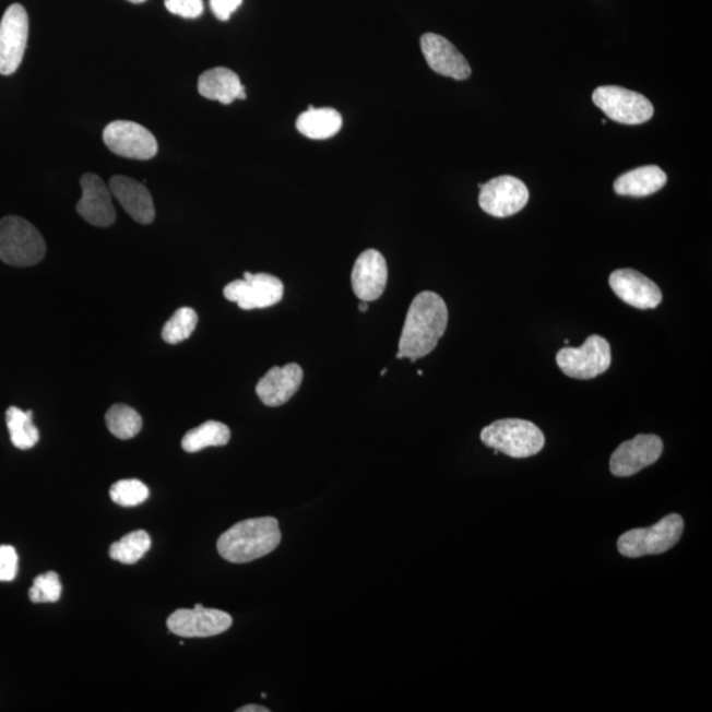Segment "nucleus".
I'll return each mask as SVG.
<instances>
[{
  "instance_id": "obj_1",
  "label": "nucleus",
  "mask_w": 712,
  "mask_h": 712,
  "mask_svg": "<svg viewBox=\"0 0 712 712\" xmlns=\"http://www.w3.org/2000/svg\"><path fill=\"white\" fill-rule=\"evenodd\" d=\"M448 321V307L441 296L429 290L418 294L406 315L396 358L415 364L429 355L447 332Z\"/></svg>"
},
{
  "instance_id": "obj_2",
  "label": "nucleus",
  "mask_w": 712,
  "mask_h": 712,
  "mask_svg": "<svg viewBox=\"0 0 712 712\" xmlns=\"http://www.w3.org/2000/svg\"><path fill=\"white\" fill-rule=\"evenodd\" d=\"M282 542L275 518H257L240 521L218 538L222 558L233 563H247L269 556Z\"/></svg>"
},
{
  "instance_id": "obj_3",
  "label": "nucleus",
  "mask_w": 712,
  "mask_h": 712,
  "mask_svg": "<svg viewBox=\"0 0 712 712\" xmlns=\"http://www.w3.org/2000/svg\"><path fill=\"white\" fill-rule=\"evenodd\" d=\"M480 440L495 454L512 458H527L539 453L545 447V436L538 426L526 419L506 418L486 426Z\"/></svg>"
},
{
  "instance_id": "obj_4",
  "label": "nucleus",
  "mask_w": 712,
  "mask_h": 712,
  "mask_svg": "<svg viewBox=\"0 0 712 712\" xmlns=\"http://www.w3.org/2000/svg\"><path fill=\"white\" fill-rule=\"evenodd\" d=\"M47 253L43 235L27 219L9 215L0 219V260L14 266L40 263Z\"/></svg>"
},
{
  "instance_id": "obj_5",
  "label": "nucleus",
  "mask_w": 712,
  "mask_h": 712,
  "mask_svg": "<svg viewBox=\"0 0 712 712\" xmlns=\"http://www.w3.org/2000/svg\"><path fill=\"white\" fill-rule=\"evenodd\" d=\"M684 527V519L679 514H667L656 525L621 534L618 539L619 553L628 558L663 555L679 542Z\"/></svg>"
},
{
  "instance_id": "obj_6",
  "label": "nucleus",
  "mask_w": 712,
  "mask_h": 712,
  "mask_svg": "<svg viewBox=\"0 0 712 712\" xmlns=\"http://www.w3.org/2000/svg\"><path fill=\"white\" fill-rule=\"evenodd\" d=\"M609 343L600 335H590L581 347H563L557 354V365L569 378L590 380L612 366Z\"/></svg>"
},
{
  "instance_id": "obj_7",
  "label": "nucleus",
  "mask_w": 712,
  "mask_h": 712,
  "mask_svg": "<svg viewBox=\"0 0 712 712\" xmlns=\"http://www.w3.org/2000/svg\"><path fill=\"white\" fill-rule=\"evenodd\" d=\"M596 107L609 119L621 124H643L653 117L651 100L644 95L619 86L597 87L593 94Z\"/></svg>"
},
{
  "instance_id": "obj_8",
  "label": "nucleus",
  "mask_w": 712,
  "mask_h": 712,
  "mask_svg": "<svg viewBox=\"0 0 712 712\" xmlns=\"http://www.w3.org/2000/svg\"><path fill=\"white\" fill-rule=\"evenodd\" d=\"M224 295L228 301L237 302L240 309H265L283 300L284 284L269 273L252 275L246 272L244 278L226 285Z\"/></svg>"
},
{
  "instance_id": "obj_9",
  "label": "nucleus",
  "mask_w": 712,
  "mask_h": 712,
  "mask_svg": "<svg viewBox=\"0 0 712 712\" xmlns=\"http://www.w3.org/2000/svg\"><path fill=\"white\" fill-rule=\"evenodd\" d=\"M479 205L496 218H507L518 214L530 201V190L517 177L500 176L486 183H479Z\"/></svg>"
},
{
  "instance_id": "obj_10",
  "label": "nucleus",
  "mask_w": 712,
  "mask_h": 712,
  "mask_svg": "<svg viewBox=\"0 0 712 712\" xmlns=\"http://www.w3.org/2000/svg\"><path fill=\"white\" fill-rule=\"evenodd\" d=\"M29 22L22 4H11L0 22V74L11 75L23 61L28 41Z\"/></svg>"
},
{
  "instance_id": "obj_11",
  "label": "nucleus",
  "mask_w": 712,
  "mask_h": 712,
  "mask_svg": "<svg viewBox=\"0 0 712 712\" xmlns=\"http://www.w3.org/2000/svg\"><path fill=\"white\" fill-rule=\"evenodd\" d=\"M104 142L112 154L133 161H150L158 151L154 133L130 120H116L107 124Z\"/></svg>"
},
{
  "instance_id": "obj_12",
  "label": "nucleus",
  "mask_w": 712,
  "mask_h": 712,
  "mask_svg": "<svg viewBox=\"0 0 712 712\" xmlns=\"http://www.w3.org/2000/svg\"><path fill=\"white\" fill-rule=\"evenodd\" d=\"M167 626L171 633L181 638H212L230 629L233 618L221 609L195 604L193 609H177L169 616Z\"/></svg>"
},
{
  "instance_id": "obj_13",
  "label": "nucleus",
  "mask_w": 712,
  "mask_h": 712,
  "mask_svg": "<svg viewBox=\"0 0 712 712\" xmlns=\"http://www.w3.org/2000/svg\"><path fill=\"white\" fill-rule=\"evenodd\" d=\"M663 451L664 443L658 436H636L614 451L609 470L615 476L627 478L656 463Z\"/></svg>"
},
{
  "instance_id": "obj_14",
  "label": "nucleus",
  "mask_w": 712,
  "mask_h": 712,
  "mask_svg": "<svg viewBox=\"0 0 712 712\" xmlns=\"http://www.w3.org/2000/svg\"><path fill=\"white\" fill-rule=\"evenodd\" d=\"M81 188L82 197L75 206L81 217L93 226H111L117 219V212L112 205L110 189L94 174L82 176Z\"/></svg>"
},
{
  "instance_id": "obj_15",
  "label": "nucleus",
  "mask_w": 712,
  "mask_h": 712,
  "mask_svg": "<svg viewBox=\"0 0 712 712\" xmlns=\"http://www.w3.org/2000/svg\"><path fill=\"white\" fill-rule=\"evenodd\" d=\"M609 287L615 295L638 309H654L663 301L656 283L634 270H616L609 276Z\"/></svg>"
},
{
  "instance_id": "obj_16",
  "label": "nucleus",
  "mask_w": 712,
  "mask_h": 712,
  "mask_svg": "<svg viewBox=\"0 0 712 712\" xmlns=\"http://www.w3.org/2000/svg\"><path fill=\"white\" fill-rule=\"evenodd\" d=\"M422 50L434 72L456 81L467 80L472 75V67L465 56L443 36L425 34L422 37Z\"/></svg>"
},
{
  "instance_id": "obj_17",
  "label": "nucleus",
  "mask_w": 712,
  "mask_h": 712,
  "mask_svg": "<svg viewBox=\"0 0 712 712\" xmlns=\"http://www.w3.org/2000/svg\"><path fill=\"white\" fill-rule=\"evenodd\" d=\"M388 282V266L377 250H366L356 259L352 273L354 294L361 301L378 300L384 294Z\"/></svg>"
},
{
  "instance_id": "obj_18",
  "label": "nucleus",
  "mask_w": 712,
  "mask_h": 712,
  "mask_svg": "<svg viewBox=\"0 0 712 712\" xmlns=\"http://www.w3.org/2000/svg\"><path fill=\"white\" fill-rule=\"evenodd\" d=\"M302 379V368L296 364L272 367L257 385L258 396L264 405L276 408L288 403L296 395Z\"/></svg>"
},
{
  "instance_id": "obj_19",
  "label": "nucleus",
  "mask_w": 712,
  "mask_h": 712,
  "mask_svg": "<svg viewBox=\"0 0 712 712\" xmlns=\"http://www.w3.org/2000/svg\"><path fill=\"white\" fill-rule=\"evenodd\" d=\"M110 192L138 224L150 225L154 222V200L142 182L126 176H114L110 180Z\"/></svg>"
},
{
  "instance_id": "obj_20",
  "label": "nucleus",
  "mask_w": 712,
  "mask_h": 712,
  "mask_svg": "<svg viewBox=\"0 0 712 712\" xmlns=\"http://www.w3.org/2000/svg\"><path fill=\"white\" fill-rule=\"evenodd\" d=\"M199 92L202 97L232 105L235 99H246V87L237 73L227 68H213L200 75Z\"/></svg>"
},
{
  "instance_id": "obj_21",
  "label": "nucleus",
  "mask_w": 712,
  "mask_h": 712,
  "mask_svg": "<svg viewBox=\"0 0 712 712\" xmlns=\"http://www.w3.org/2000/svg\"><path fill=\"white\" fill-rule=\"evenodd\" d=\"M667 176L656 165L636 168L621 175L614 183L619 195L648 197L657 193L666 186Z\"/></svg>"
},
{
  "instance_id": "obj_22",
  "label": "nucleus",
  "mask_w": 712,
  "mask_h": 712,
  "mask_svg": "<svg viewBox=\"0 0 712 712\" xmlns=\"http://www.w3.org/2000/svg\"><path fill=\"white\" fill-rule=\"evenodd\" d=\"M343 120L334 109H315L310 106L297 119V130L304 137L315 140H325L336 135L342 129Z\"/></svg>"
},
{
  "instance_id": "obj_23",
  "label": "nucleus",
  "mask_w": 712,
  "mask_h": 712,
  "mask_svg": "<svg viewBox=\"0 0 712 712\" xmlns=\"http://www.w3.org/2000/svg\"><path fill=\"white\" fill-rule=\"evenodd\" d=\"M232 431L227 425L218 422H206L189 430L182 438L181 447L187 453H199V451L212 447H225L230 441Z\"/></svg>"
},
{
  "instance_id": "obj_24",
  "label": "nucleus",
  "mask_w": 712,
  "mask_h": 712,
  "mask_svg": "<svg viewBox=\"0 0 712 712\" xmlns=\"http://www.w3.org/2000/svg\"><path fill=\"white\" fill-rule=\"evenodd\" d=\"M5 422H8L11 442L15 448L28 450L39 442V429L32 422V411L23 412L17 406H10L5 413Z\"/></svg>"
},
{
  "instance_id": "obj_25",
  "label": "nucleus",
  "mask_w": 712,
  "mask_h": 712,
  "mask_svg": "<svg viewBox=\"0 0 712 712\" xmlns=\"http://www.w3.org/2000/svg\"><path fill=\"white\" fill-rule=\"evenodd\" d=\"M106 425L119 440H131L142 430L143 419L131 406L116 404L106 413Z\"/></svg>"
},
{
  "instance_id": "obj_26",
  "label": "nucleus",
  "mask_w": 712,
  "mask_h": 712,
  "mask_svg": "<svg viewBox=\"0 0 712 712\" xmlns=\"http://www.w3.org/2000/svg\"><path fill=\"white\" fill-rule=\"evenodd\" d=\"M151 549V537L145 531H135L126 534L119 542L110 546V557L124 565L140 561Z\"/></svg>"
},
{
  "instance_id": "obj_27",
  "label": "nucleus",
  "mask_w": 712,
  "mask_h": 712,
  "mask_svg": "<svg viewBox=\"0 0 712 712\" xmlns=\"http://www.w3.org/2000/svg\"><path fill=\"white\" fill-rule=\"evenodd\" d=\"M197 323H199V315L192 308H180L175 311L167 323L163 328V340L169 345H177L190 339L193 334Z\"/></svg>"
},
{
  "instance_id": "obj_28",
  "label": "nucleus",
  "mask_w": 712,
  "mask_h": 712,
  "mask_svg": "<svg viewBox=\"0 0 712 712\" xmlns=\"http://www.w3.org/2000/svg\"><path fill=\"white\" fill-rule=\"evenodd\" d=\"M110 496L118 506L137 507L149 499L150 489L138 479L119 480L111 486Z\"/></svg>"
},
{
  "instance_id": "obj_29",
  "label": "nucleus",
  "mask_w": 712,
  "mask_h": 712,
  "mask_svg": "<svg viewBox=\"0 0 712 712\" xmlns=\"http://www.w3.org/2000/svg\"><path fill=\"white\" fill-rule=\"evenodd\" d=\"M61 582L59 574L48 571L35 578L34 586L29 589V600L34 603H55L61 597Z\"/></svg>"
},
{
  "instance_id": "obj_30",
  "label": "nucleus",
  "mask_w": 712,
  "mask_h": 712,
  "mask_svg": "<svg viewBox=\"0 0 712 712\" xmlns=\"http://www.w3.org/2000/svg\"><path fill=\"white\" fill-rule=\"evenodd\" d=\"M19 557L10 545L0 546V582L14 581L17 575Z\"/></svg>"
},
{
  "instance_id": "obj_31",
  "label": "nucleus",
  "mask_w": 712,
  "mask_h": 712,
  "mask_svg": "<svg viewBox=\"0 0 712 712\" xmlns=\"http://www.w3.org/2000/svg\"><path fill=\"white\" fill-rule=\"evenodd\" d=\"M164 4L170 14L183 19L200 17L203 12V0H165Z\"/></svg>"
},
{
  "instance_id": "obj_32",
  "label": "nucleus",
  "mask_w": 712,
  "mask_h": 712,
  "mask_svg": "<svg viewBox=\"0 0 712 712\" xmlns=\"http://www.w3.org/2000/svg\"><path fill=\"white\" fill-rule=\"evenodd\" d=\"M241 3L244 0H210V9L218 21L227 22Z\"/></svg>"
},
{
  "instance_id": "obj_33",
  "label": "nucleus",
  "mask_w": 712,
  "mask_h": 712,
  "mask_svg": "<svg viewBox=\"0 0 712 712\" xmlns=\"http://www.w3.org/2000/svg\"><path fill=\"white\" fill-rule=\"evenodd\" d=\"M238 712H270V709L263 708V705L259 704H247L245 708H240L237 710Z\"/></svg>"
},
{
  "instance_id": "obj_34",
  "label": "nucleus",
  "mask_w": 712,
  "mask_h": 712,
  "mask_svg": "<svg viewBox=\"0 0 712 712\" xmlns=\"http://www.w3.org/2000/svg\"><path fill=\"white\" fill-rule=\"evenodd\" d=\"M368 308H370V307H368V302L361 301V304H359V310L364 311V313H365V311L368 310Z\"/></svg>"
},
{
  "instance_id": "obj_35",
  "label": "nucleus",
  "mask_w": 712,
  "mask_h": 712,
  "mask_svg": "<svg viewBox=\"0 0 712 712\" xmlns=\"http://www.w3.org/2000/svg\"><path fill=\"white\" fill-rule=\"evenodd\" d=\"M129 2L140 4V3H144L145 0H129Z\"/></svg>"
},
{
  "instance_id": "obj_36",
  "label": "nucleus",
  "mask_w": 712,
  "mask_h": 712,
  "mask_svg": "<svg viewBox=\"0 0 712 712\" xmlns=\"http://www.w3.org/2000/svg\"><path fill=\"white\" fill-rule=\"evenodd\" d=\"M385 373H387V368H384V370L381 371V377H383V375H385Z\"/></svg>"
},
{
  "instance_id": "obj_37",
  "label": "nucleus",
  "mask_w": 712,
  "mask_h": 712,
  "mask_svg": "<svg viewBox=\"0 0 712 712\" xmlns=\"http://www.w3.org/2000/svg\"><path fill=\"white\" fill-rule=\"evenodd\" d=\"M417 373L419 375V377H422V375H424V372L422 370H418Z\"/></svg>"
}]
</instances>
